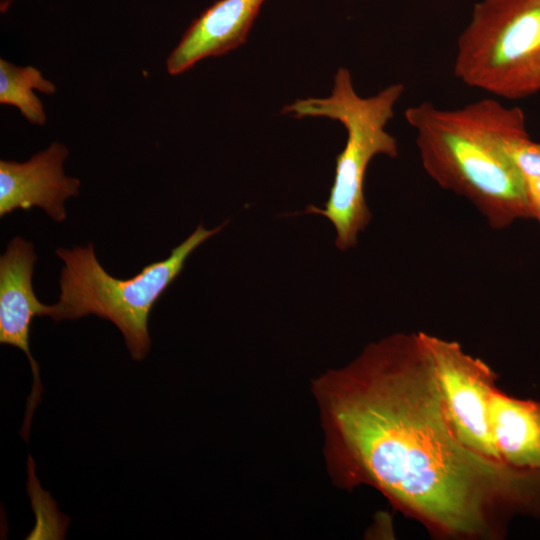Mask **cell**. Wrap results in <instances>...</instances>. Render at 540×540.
Here are the masks:
<instances>
[{
    "label": "cell",
    "instance_id": "obj_9",
    "mask_svg": "<svg viewBox=\"0 0 540 540\" xmlns=\"http://www.w3.org/2000/svg\"><path fill=\"white\" fill-rule=\"evenodd\" d=\"M265 0H218L196 18L166 61L178 75L207 57L223 55L243 44Z\"/></svg>",
    "mask_w": 540,
    "mask_h": 540
},
{
    "label": "cell",
    "instance_id": "obj_13",
    "mask_svg": "<svg viewBox=\"0 0 540 540\" xmlns=\"http://www.w3.org/2000/svg\"><path fill=\"white\" fill-rule=\"evenodd\" d=\"M525 183L531 218L540 225V177H525Z\"/></svg>",
    "mask_w": 540,
    "mask_h": 540
},
{
    "label": "cell",
    "instance_id": "obj_3",
    "mask_svg": "<svg viewBox=\"0 0 540 540\" xmlns=\"http://www.w3.org/2000/svg\"><path fill=\"white\" fill-rule=\"evenodd\" d=\"M404 92L396 83L376 95L363 98L353 87L346 68L338 69L330 96L299 99L284 107L297 118L328 117L341 122L347 130L344 149L336 157V169L324 207L310 205L306 212L322 215L335 228V245L341 251L354 248L372 214L364 196V181L370 161L379 154L398 156L396 139L386 131L394 107Z\"/></svg>",
    "mask_w": 540,
    "mask_h": 540
},
{
    "label": "cell",
    "instance_id": "obj_11",
    "mask_svg": "<svg viewBox=\"0 0 540 540\" xmlns=\"http://www.w3.org/2000/svg\"><path fill=\"white\" fill-rule=\"evenodd\" d=\"M34 89L49 95L56 91L55 85L37 68L0 59V103L17 107L31 124L44 125V107Z\"/></svg>",
    "mask_w": 540,
    "mask_h": 540
},
{
    "label": "cell",
    "instance_id": "obj_5",
    "mask_svg": "<svg viewBox=\"0 0 540 540\" xmlns=\"http://www.w3.org/2000/svg\"><path fill=\"white\" fill-rule=\"evenodd\" d=\"M454 74L505 99L540 91V0H481L457 41Z\"/></svg>",
    "mask_w": 540,
    "mask_h": 540
},
{
    "label": "cell",
    "instance_id": "obj_10",
    "mask_svg": "<svg viewBox=\"0 0 540 540\" xmlns=\"http://www.w3.org/2000/svg\"><path fill=\"white\" fill-rule=\"evenodd\" d=\"M488 412L502 461L516 469L540 472V402L514 398L496 386Z\"/></svg>",
    "mask_w": 540,
    "mask_h": 540
},
{
    "label": "cell",
    "instance_id": "obj_12",
    "mask_svg": "<svg viewBox=\"0 0 540 540\" xmlns=\"http://www.w3.org/2000/svg\"><path fill=\"white\" fill-rule=\"evenodd\" d=\"M509 151L524 177H540V143L526 136L514 141Z\"/></svg>",
    "mask_w": 540,
    "mask_h": 540
},
{
    "label": "cell",
    "instance_id": "obj_2",
    "mask_svg": "<svg viewBox=\"0 0 540 540\" xmlns=\"http://www.w3.org/2000/svg\"><path fill=\"white\" fill-rule=\"evenodd\" d=\"M421 164L441 188L468 200L493 229L531 218L525 177L510 145L529 136L519 107L485 98L455 109L429 101L405 110Z\"/></svg>",
    "mask_w": 540,
    "mask_h": 540
},
{
    "label": "cell",
    "instance_id": "obj_1",
    "mask_svg": "<svg viewBox=\"0 0 540 540\" xmlns=\"http://www.w3.org/2000/svg\"><path fill=\"white\" fill-rule=\"evenodd\" d=\"M328 472L378 490L445 539H497L513 513L540 515V472L490 461L458 438L421 333L367 345L312 382Z\"/></svg>",
    "mask_w": 540,
    "mask_h": 540
},
{
    "label": "cell",
    "instance_id": "obj_4",
    "mask_svg": "<svg viewBox=\"0 0 540 540\" xmlns=\"http://www.w3.org/2000/svg\"><path fill=\"white\" fill-rule=\"evenodd\" d=\"M226 224L206 229L200 223L167 258L146 265L128 279L108 274L96 258L93 243L58 248L56 254L64 262L59 301L48 305L45 316L56 322L90 314L109 320L121 331L132 359L142 360L150 350L148 320L153 305L182 272L191 253Z\"/></svg>",
    "mask_w": 540,
    "mask_h": 540
},
{
    "label": "cell",
    "instance_id": "obj_6",
    "mask_svg": "<svg viewBox=\"0 0 540 540\" xmlns=\"http://www.w3.org/2000/svg\"><path fill=\"white\" fill-rule=\"evenodd\" d=\"M431 355L447 414L459 440L474 453L506 465L494 444L489 401L497 374L456 341L420 332ZM507 466V465H506Z\"/></svg>",
    "mask_w": 540,
    "mask_h": 540
},
{
    "label": "cell",
    "instance_id": "obj_7",
    "mask_svg": "<svg viewBox=\"0 0 540 540\" xmlns=\"http://www.w3.org/2000/svg\"><path fill=\"white\" fill-rule=\"evenodd\" d=\"M36 260L33 244L22 237L10 240L0 256V343L22 350L33 374V387L20 432L26 441L33 413L43 392L39 365L30 351V327L33 318L45 316L48 308L36 298L33 291L32 274Z\"/></svg>",
    "mask_w": 540,
    "mask_h": 540
},
{
    "label": "cell",
    "instance_id": "obj_8",
    "mask_svg": "<svg viewBox=\"0 0 540 540\" xmlns=\"http://www.w3.org/2000/svg\"><path fill=\"white\" fill-rule=\"evenodd\" d=\"M69 151L53 142L28 161L0 160V217L16 209L42 208L54 221L66 218L64 201L78 195L80 181L64 173Z\"/></svg>",
    "mask_w": 540,
    "mask_h": 540
}]
</instances>
